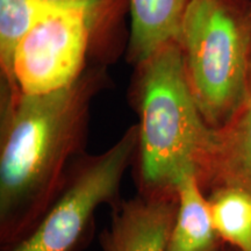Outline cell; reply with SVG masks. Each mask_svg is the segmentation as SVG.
Returning a JSON list of instances; mask_svg holds the SVG:
<instances>
[{
  "label": "cell",
  "mask_w": 251,
  "mask_h": 251,
  "mask_svg": "<svg viewBox=\"0 0 251 251\" xmlns=\"http://www.w3.org/2000/svg\"><path fill=\"white\" fill-rule=\"evenodd\" d=\"M54 1H76V0H54Z\"/></svg>",
  "instance_id": "obj_12"
},
{
  "label": "cell",
  "mask_w": 251,
  "mask_h": 251,
  "mask_svg": "<svg viewBox=\"0 0 251 251\" xmlns=\"http://www.w3.org/2000/svg\"><path fill=\"white\" fill-rule=\"evenodd\" d=\"M105 84L91 70L62 89L0 102V247L39 225L83 152L91 103Z\"/></svg>",
  "instance_id": "obj_1"
},
{
  "label": "cell",
  "mask_w": 251,
  "mask_h": 251,
  "mask_svg": "<svg viewBox=\"0 0 251 251\" xmlns=\"http://www.w3.org/2000/svg\"><path fill=\"white\" fill-rule=\"evenodd\" d=\"M213 226L208 200L196 172L185 175L178 186V209L164 251H224Z\"/></svg>",
  "instance_id": "obj_8"
},
{
  "label": "cell",
  "mask_w": 251,
  "mask_h": 251,
  "mask_svg": "<svg viewBox=\"0 0 251 251\" xmlns=\"http://www.w3.org/2000/svg\"><path fill=\"white\" fill-rule=\"evenodd\" d=\"M220 240L237 251H251V194L237 187H219L206 194Z\"/></svg>",
  "instance_id": "obj_11"
},
{
  "label": "cell",
  "mask_w": 251,
  "mask_h": 251,
  "mask_svg": "<svg viewBox=\"0 0 251 251\" xmlns=\"http://www.w3.org/2000/svg\"><path fill=\"white\" fill-rule=\"evenodd\" d=\"M100 5L101 0L75 2L31 28L14 55V78L21 93L52 92L81 76Z\"/></svg>",
  "instance_id": "obj_5"
},
{
  "label": "cell",
  "mask_w": 251,
  "mask_h": 251,
  "mask_svg": "<svg viewBox=\"0 0 251 251\" xmlns=\"http://www.w3.org/2000/svg\"><path fill=\"white\" fill-rule=\"evenodd\" d=\"M178 209V198L151 199L137 194L112 209L100 235L102 251H164Z\"/></svg>",
  "instance_id": "obj_7"
},
{
  "label": "cell",
  "mask_w": 251,
  "mask_h": 251,
  "mask_svg": "<svg viewBox=\"0 0 251 251\" xmlns=\"http://www.w3.org/2000/svg\"><path fill=\"white\" fill-rule=\"evenodd\" d=\"M176 42L198 111L213 130L243 102L251 63V0H190Z\"/></svg>",
  "instance_id": "obj_3"
},
{
  "label": "cell",
  "mask_w": 251,
  "mask_h": 251,
  "mask_svg": "<svg viewBox=\"0 0 251 251\" xmlns=\"http://www.w3.org/2000/svg\"><path fill=\"white\" fill-rule=\"evenodd\" d=\"M133 92L139 114V143L133 162L137 194L178 198L185 175L196 172L211 141L188 89L183 56L172 40L139 64Z\"/></svg>",
  "instance_id": "obj_2"
},
{
  "label": "cell",
  "mask_w": 251,
  "mask_h": 251,
  "mask_svg": "<svg viewBox=\"0 0 251 251\" xmlns=\"http://www.w3.org/2000/svg\"><path fill=\"white\" fill-rule=\"evenodd\" d=\"M83 1L54 0H0V68L1 87L19 92L14 78V55L18 46L31 28L51 13Z\"/></svg>",
  "instance_id": "obj_10"
},
{
  "label": "cell",
  "mask_w": 251,
  "mask_h": 251,
  "mask_svg": "<svg viewBox=\"0 0 251 251\" xmlns=\"http://www.w3.org/2000/svg\"><path fill=\"white\" fill-rule=\"evenodd\" d=\"M190 0H130V57L137 65L176 40Z\"/></svg>",
  "instance_id": "obj_9"
},
{
  "label": "cell",
  "mask_w": 251,
  "mask_h": 251,
  "mask_svg": "<svg viewBox=\"0 0 251 251\" xmlns=\"http://www.w3.org/2000/svg\"><path fill=\"white\" fill-rule=\"evenodd\" d=\"M197 178L206 194L227 186L251 194V63L243 102L227 125L212 131Z\"/></svg>",
  "instance_id": "obj_6"
},
{
  "label": "cell",
  "mask_w": 251,
  "mask_h": 251,
  "mask_svg": "<svg viewBox=\"0 0 251 251\" xmlns=\"http://www.w3.org/2000/svg\"><path fill=\"white\" fill-rule=\"evenodd\" d=\"M137 143L139 127L134 125L103 152L78 156L46 215L8 251H79L92 234L97 209L102 205L113 209L122 201L121 183Z\"/></svg>",
  "instance_id": "obj_4"
}]
</instances>
